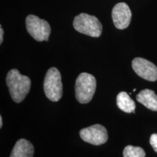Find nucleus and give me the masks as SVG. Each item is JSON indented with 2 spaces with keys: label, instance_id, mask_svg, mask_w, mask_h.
Masks as SVG:
<instances>
[{
  "label": "nucleus",
  "instance_id": "39448f33",
  "mask_svg": "<svg viewBox=\"0 0 157 157\" xmlns=\"http://www.w3.org/2000/svg\"><path fill=\"white\" fill-rule=\"evenodd\" d=\"M25 25L29 34L38 42L48 41L51 33L48 21L40 19L36 15H29L25 19Z\"/></svg>",
  "mask_w": 157,
  "mask_h": 157
},
{
  "label": "nucleus",
  "instance_id": "f257e3e1",
  "mask_svg": "<svg viewBox=\"0 0 157 157\" xmlns=\"http://www.w3.org/2000/svg\"><path fill=\"white\" fill-rule=\"evenodd\" d=\"M6 82L12 99L15 103L22 102L30 91L31 79L17 69H12L7 73Z\"/></svg>",
  "mask_w": 157,
  "mask_h": 157
},
{
  "label": "nucleus",
  "instance_id": "4468645a",
  "mask_svg": "<svg viewBox=\"0 0 157 157\" xmlns=\"http://www.w3.org/2000/svg\"><path fill=\"white\" fill-rule=\"evenodd\" d=\"M3 34H4V31H3V29L2 27H0V44H2L3 42Z\"/></svg>",
  "mask_w": 157,
  "mask_h": 157
},
{
  "label": "nucleus",
  "instance_id": "1a4fd4ad",
  "mask_svg": "<svg viewBox=\"0 0 157 157\" xmlns=\"http://www.w3.org/2000/svg\"><path fill=\"white\" fill-rule=\"evenodd\" d=\"M34 152V146L29 140L20 139L15 143L10 157H33Z\"/></svg>",
  "mask_w": 157,
  "mask_h": 157
},
{
  "label": "nucleus",
  "instance_id": "9b49d317",
  "mask_svg": "<svg viewBox=\"0 0 157 157\" xmlns=\"http://www.w3.org/2000/svg\"><path fill=\"white\" fill-rule=\"evenodd\" d=\"M117 104L119 109L126 113H135V103L125 92H121L117 97Z\"/></svg>",
  "mask_w": 157,
  "mask_h": 157
},
{
  "label": "nucleus",
  "instance_id": "20e7f679",
  "mask_svg": "<svg viewBox=\"0 0 157 157\" xmlns=\"http://www.w3.org/2000/svg\"><path fill=\"white\" fill-rule=\"evenodd\" d=\"M43 86L45 95L50 101L57 102L61 98L63 95L61 75L56 68L52 67L48 71Z\"/></svg>",
  "mask_w": 157,
  "mask_h": 157
},
{
  "label": "nucleus",
  "instance_id": "ddd939ff",
  "mask_svg": "<svg viewBox=\"0 0 157 157\" xmlns=\"http://www.w3.org/2000/svg\"><path fill=\"white\" fill-rule=\"evenodd\" d=\"M150 144L157 153V134H153L150 137Z\"/></svg>",
  "mask_w": 157,
  "mask_h": 157
},
{
  "label": "nucleus",
  "instance_id": "423d86ee",
  "mask_svg": "<svg viewBox=\"0 0 157 157\" xmlns=\"http://www.w3.org/2000/svg\"><path fill=\"white\" fill-rule=\"evenodd\" d=\"M80 137L84 142L100 146L108 140V132L103 125L95 124L81 129Z\"/></svg>",
  "mask_w": 157,
  "mask_h": 157
},
{
  "label": "nucleus",
  "instance_id": "0eeeda50",
  "mask_svg": "<svg viewBox=\"0 0 157 157\" xmlns=\"http://www.w3.org/2000/svg\"><path fill=\"white\" fill-rule=\"evenodd\" d=\"M134 71L140 77L150 82L157 80V67L153 63L142 58H136L132 60Z\"/></svg>",
  "mask_w": 157,
  "mask_h": 157
},
{
  "label": "nucleus",
  "instance_id": "2eb2a0df",
  "mask_svg": "<svg viewBox=\"0 0 157 157\" xmlns=\"http://www.w3.org/2000/svg\"><path fill=\"white\" fill-rule=\"evenodd\" d=\"M2 124H3V122H2V116H0V127H2Z\"/></svg>",
  "mask_w": 157,
  "mask_h": 157
},
{
  "label": "nucleus",
  "instance_id": "9d476101",
  "mask_svg": "<svg viewBox=\"0 0 157 157\" xmlns=\"http://www.w3.org/2000/svg\"><path fill=\"white\" fill-rule=\"evenodd\" d=\"M137 102L143 104L147 109L157 111V95L154 91L146 89L140 91L136 96Z\"/></svg>",
  "mask_w": 157,
  "mask_h": 157
},
{
  "label": "nucleus",
  "instance_id": "f03ea898",
  "mask_svg": "<svg viewBox=\"0 0 157 157\" xmlns=\"http://www.w3.org/2000/svg\"><path fill=\"white\" fill-rule=\"evenodd\" d=\"M96 90V79L90 74L82 73L76 78V98L78 103H87L93 99Z\"/></svg>",
  "mask_w": 157,
  "mask_h": 157
},
{
  "label": "nucleus",
  "instance_id": "f8f14e48",
  "mask_svg": "<svg viewBox=\"0 0 157 157\" xmlns=\"http://www.w3.org/2000/svg\"><path fill=\"white\" fill-rule=\"evenodd\" d=\"M124 157H145L146 153L140 147L127 146L124 149Z\"/></svg>",
  "mask_w": 157,
  "mask_h": 157
},
{
  "label": "nucleus",
  "instance_id": "7ed1b4c3",
  "mask_svg": "<svg viewBox=\"0 0 157 157\" xmlns=\"http://www.w3.org/2000/svg\"><path fill=\"white\" fill-rule=\"evenodd\" d=\"M74 28L78 32L92 37H99L102 34L103 26L95 16L87 13H81L75 17Z\"/></svg>",
  "mask_w": 157,
  "mask_h": 157
},
{
  "label": "nucleus",
  "instance_id": "6e6552de",
  "mask_svg": "<svg viewBox=\"0 0 157 157\" xmlns=\"http://www.w3.org/2000/svg\"><path fill=\"white\" fill-rule=\"evenodd\" d=\"M132 18V12L129 6L124 2H119L112 10L113 24L118 29H125L129 26Z\"/></svg>",
  "mask_w": 157,
  "mask_h": 157
}]
</instances>
